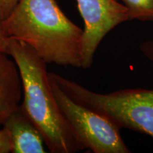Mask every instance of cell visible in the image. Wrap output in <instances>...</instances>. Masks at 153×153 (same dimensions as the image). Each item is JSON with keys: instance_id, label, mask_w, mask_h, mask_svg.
<instances>
[{"instance_id": "9", "label": "cell", "mask_w": 153, "mask_h": 153, "mask_svg": "<svg viewBox=\"0 0 153 153\" xmlns=\"http://www.w3.org/2000/svg\"><path fill=\"white\" fill-rule=\"evenodd\" d=\"M19 0H0V22L9 16Z\"/></svg>"}, {"instance_id": "8", "label": "cell", "mask_w": 153, "mask_h": 153, "mask_svg": "<svg viewBox=\"0 0 153 153\" xmlns=\"http://www.w3.org/2000/svg\"><path fill=\"white\" fill-rule=\"evenodd\" d=\"M127 8L130 20L153 22V0H116Z\"/></svg>"}, {"instance_id": "5", "label": "cell", "mask_w": 153, "mask_h": 153, "mask_svg": "<svg viewBox=\"0 0 153 153\" xmlns=\"http://www.w3.org/2000/svg\"><path fill=\"white\" fill-rule=\"evenodd\" d=\"M84 21L82 68L92 65L99 44L113 28L130 20L129 13L123 4L116 0H76Z\"/></svg>"}, {"instance_id": "12", "label": "cell", "mask_w": 153, "mask_h": 153, "mask_svg": "<svg viewBox=\"0 0 153 153\" xmlns=\"http://www.w3.org/2000/svg\"><path fill=\"white\" fill-rule=\"evenodd\" d=\"M9 38L6 36V34L4 32V30L1 26V22H0V51L6 52L7 51V43H8Z\"/></svg>"}, {"instance_id": "7", "label": "cell", "mask_w": 153, "mask_h": 153, "mask_svg": "<svg viewBox=\"0 0 153 153\" xmlns=\"http://www.w3.org/2000/svg\"><path fill=\"white\" fill-rule=\"evenodd\" d=\"M22 96L18 66L10 55L0 51V126L20 106Z\"/></svg>"}, {"instance_id": "10", "label": "cell", "mask_w": 153, "mask_h": 153, "mask_svg": "<svg viewBox=\"0 0 153 153\" xmlns=\"http://www.w3.org/2000/svg\"><path fill=\"white\" fill-rule=\"evenodd\" d=\"M12 151V144L7 131L0 128V153H10Z\"/></svg>"}, {"instance_id": "3", "label": "cell", "mask_w": 153, "mask_h": 153, "mask_svg": "<svg viewBox=\"0 0 153 153\" xmlns=\"http://www.w3.org/2000/svg\"><path fill=\"white\" fill-rule=\"evenodd\" d=\"M48 76L74 101L104 116L120 129L153 138V89H124L101 94L55 72H48Z\"/></svg>"}, {"instance_id": "4", "label": "cell", "mask_w": 153, "mask_h": 153, "mask_svg": "<svg viewBox=\"0 0 153 153\" xmlns=\"http://www.w3.org/2000/svg\"><path fill=\"white\" fill-rule=\"evenodd\" d=\"M49 78V76H48ZM59 108L85 149L94 153H130L120 128L102 115L71 99L49 78Z\"/></svg>"}, {"instance_id": "2", "label": "cell", "mask_w": 153, "mask_h": 153, "mask_svg": "<svg viewBox=\"0 0 153 153\" xmlns=\"http://www.w3.org/2000/svg\"><path fill=\"white\" fill-rule=\"evenodd\" d=\"M6 53L18 66L23 87L20 107L41 132L52 153L85 150L59 108L50 83L47 63L22 41H8Z\"/></svg>"}, {"instance_id": "6", "label": "cell", "mask_w": 153, "mask_h": 153, "mask_svg": "<svg viewBox=\"0 0 153 153\" xmlns=\"http://www.w3.org/2000/svg\"><path fill=\"white\" fill-rule=\"evenodd\" d=\"M10 137L12 153H45V143L41 132L20 106L1 126Z\"/></svg>"}, {"instance_id": "1", "label": "cell", "mask_w": 153, "mask_h": 153, "mask_svg": "<svg viewBox=\"0 0 153 153\" xmlns=\"http://www.w3.org/2000/svg\"><path fill=\"white\" fill-rule=\"evenodd\" d=\"M1 24L7 38L26 43L47 64L82 68L83 29L55 0H19Z\"/></svg>"}, {"instance_id": "11", "label": "cell", "mask_w": 153, "mask_h": 153, "mask_svg": "<svg viewBox=\"0 0 153 153\" xmlns=\"http://www.w3.org/2000/svg\"><path fill=\"white\" fill-rule=\"evenodd\" d=\"M139 50L148 60L153 62V40L142 42L140 44Z\"/></svg>"}]
</instances>
